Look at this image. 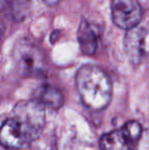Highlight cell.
I'll use <instances>...</instances> for the list:
<instances>
[{
    "label": "cell",
    "mask_w": 149,
    "mask_h": 150,
    "mask_svg": "<svg viewBox=\"0 0 149 150\" xmlns=\"http://www.w3.org/2000/svg\"><path fill=\"white\" fill-rule=\"evenodd\" d=\"M112 18L117 28L129 31L136 28L142 18V9L138 0H112Z\"/></svg>",
    "instance_id": "4"
},
{
    "label": "cell",
    "mask_w": 149,
    "mask_h": 150,
    "mask_svg": "<svg viewBox=\"0 0 149 150\" xmlns=\"http://www.w3.org/2000/svg\"><path fill=\"white\" fill-rule=\"evenodd\" d=\"M59 1L60 0H42V2L47 6H55L56 4L59 3Z\"/></svg>",
    "instance_id": "10"
},
{
    "label": "cell",
    "mask_w": 149,
    "mask_h": 150,
    "mask_svg": "<svg viewBox=\"0 0 149 150\" xmlns=\"http://www.w3.org/2000/svg\"><path fill=\"white\" fill-rule=\"evenodd\" d=\"M45 126V108L35 100L20 101L3 122L0 141L8 149H25L41 135Z\"/></svg>",
    "instance_id": "1"
},
{
    "label": "cell",
    "mask_w": 149,
    "mask_h": 150,
    "mask_svg": "<svg viewBox=\"0 0 149 150\" xmlns=\"http://www.w3.org/2000/svg\"><path fill=\"white\" fill-rule=\"evenodd\" d=\"M147 31L142 27H136L126 32L124 49L130 63L138 67L147 54Z\"/></svg>",
    "instance_id": "5"
},
{
    "label": "cell",
    "mask_w": 149,
    "mask_h": 150,
    "mask_svg": "<svg viewBox=\"0 0 149 150\" xmlns=\"http://www.w3.org/2000/svg\"><path fill=\"white\" fill-rule=\"evenodd\" d=\"M16 71L23 77H41L47 71V59L39 47L28 39L18 40L12 52Z\"/></svg>",
    "instance_id": "3"
},
{
    "label": "cell",
    "mask_w": 149,
    "mask_h": 150,
    "mask_svg": "<svg viewBox=\"0 0 149 150\" xmlns=\"http://www.w3.org/2000/svg\"><path fill=\"white\" fill-rule=\"evenodd\" d=\"M33 100L44 108L58 109L64 104V95L57 88L49 85H42L33 92Z\"/></svg>",
    "instance_id": "8"
},
{
    "label": "cell",
    "mask_w": 149,
    "mask_h": 150,
    "mask_svg": "<svg viewBox=\"0 0 149 150\" xmlns=\"http://www.w3.org/2000/svg\"><path fill=\"white\" fill-rule=\"evenodd\" d=\"M77 37L81 51L86 55H93L97 51L101 31L97 25L82 20L78 29Z\"/></svg>",
    "instance_id": "6"
},
{
    "label": "cell",
    "mask_w": 149,
    "mask_h": 150,
    "mask_svg": "<svg viewBox=\"0 0 149 150\" xmlns=\"http://www.w3.org/2000/svg\"><path fill=\"white\" fill-rule=\"evenodd\" d=\"M135 150H149V129L143 132Z\"/></svg>",
    "instance_id": "9"
},
{
    "label": "cell",
    "mask_w": 149,
    "mask_h": 150,
    "mask_svg": "<svg viewBox=\"0 0 149 150\" xmlns=\"http://www.w3.org/2000/svg\"><path fill=\"white\" fill-rule=\"evenodd\" d=\"M1 1H2V3H3V2H4V0H1Z\"/></svg>",
    "instance_id": "12"
},
{
    "label": "cell",
    "mask_w": 149,
    "mask_h": 150,
    "mask_svg": "<svg viewBox=\"0 0 149 150\" xmlns=\"http://www.w3.org/2000/svg\"><path fill=\"white\" fill-rule=\"evenodd\" d=\"M68 150H83V149H80V148H77L76 146H73V147H71V148H68Z\"/></svg>",
    "instance_id": "11"
},
{
    "label": "cell",
    "mask_w": 149,
    "mask_h": 150,
    "mask_svg": "<svg viewBox=\"0 0 149 150\" xmlns=\"http://www.w3.org/2000/svg\"><path fill=\"white\" fill-rule=\"evenodd\" d=\"M135 143L124 127L103 135L100 139L102 150H130Z\"/></svg>",
    "instance_id": "7"
},
{
    "label": "cell",
    "mask_w": 149,
    "mask_h": 150,
    "mask_svg": "<svg viewBox=\"0 0 149 150\" xmlns=\"http://www.w3.org/2000/svg\"><path fill=\"white\" fill-rule=\"evenodd\" d=\"M76 86L83 103L90 109L101 110L110 102L112 86L108 76L96 65L86 64L76 75Z\"/></svg>",
    "instance_id": "2"
}]
</instances>
